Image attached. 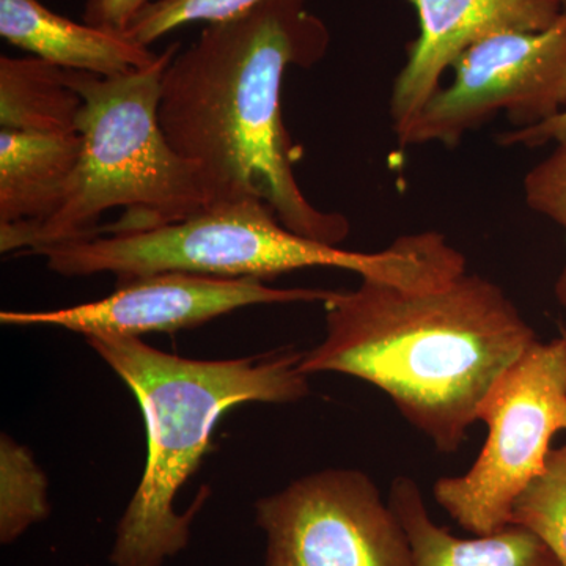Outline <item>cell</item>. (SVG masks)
Masks as SVG:
<instances>
[{
  "label": "cell",
  "mask_w": 566,
  "mask_h": 566,
  "mask_svg": "<svg viewBox=\"0 0 566 566\" xmlns=\"http://www.w3.org/2000/svg\"><path fill=\"white\" fill-rule=\"evenodd\" d=\"M329 33L304 0H264L211 22L163 76L159 123L202 174L211 203L255 197L292 232L337 245L349 234L338 212L318 210L294 174L297 151L282 115L286 69L323 57Z\"/></svg>",
  "instance_id": "cell-1"
},
{
  "label": "cell",
  "mask_w": 566,
  "mask_h": 566,
  "mask_svg": "<svg viewBox=\"0 0 566 566\" xmlns=\"http://www.w3.org/2000/svg\"><path fill=\"white\" fill-rule=\"evenodd\" d=\"M323 305L326 337L301 371L370 382L449 455L491 387L538 342L504 290L468 268L411 285L363 279Z\"/></svg>",
  "instance_id": "cell-2"
},
{
  "label": "cell",
  "mask_w": 566,
  "mask_h": 566,
  "mask_svg": "<svg viewBox=\"0 0 566 566\" xmlns=\"http://www.w3.org/2000/svg\"><path fill=\"white\" fill-rule=\"evenodd\" d=\"M87 344L132 389L147 431V463L126 506L114 547V566H163L191 538L202 497L185 513L175 497L196 474L216 424L245 403H296L307 397L304 353L283 349L241 359L199 360L164 353L139 337L95 335Z\"/></svg>",
  "instance_id": "cell-3"
},
{
  "label": "cell",
  "mask_w": 566,
  "mask_h": 566,
  "mask_svg": "<svg viewBox=\"0 0 566 566\" xmlns=\"http://www.w3.org/2000/svg\"><path fill=\"white\" fill-rule=\"evenodd\" d=\"M178 48L122 76L66 70L82 98L80 163L46 219L0 229V251L35 253L96 234L145 232L211 203L202 174L174 150L159 123L163 76Z\"/></svg>",
  "instance_id": "cell-4"
},
{
  "label": "cell",
  "mask_w": 566,
  "mask_h": 566,
  "mask_svg": "<svg viewBox=\"0 0 566 566\" xmlns=\"http://www.w3.org/2000/svg\"><path fill=\"white\" fill-rule=\"evenodd\" d=\"M65 277L109 273L123 279L156 273H191L221 279L277 277L304 268H337L363 279L392 283L427 281L452 266L458 249L444 234L397 238L386 251L352 252L318 243L286 229L255 197L219 200L182 221L136 233L99 234L91 240L36 251Z\"/></svg>",
  "instance_id": "cell-5"
},
{
  "label": "cell",
  "mask_w": 566,
  "mask_h": 566,
  "mask_svg": "<svg viewBox=\"0 0 566 566\" xmlns=\"http://www.w3.org/2000/svg\"><path fill=\"white\" fill-rule=\"evenodd\" d=\"M488 427L468 472L434 483L438 504L458 526L488 535L512 524L521 494L545 471L553 439L566 430V335L536 342L491 387L480 406Z\"/></svg>",
  "instance_id": "cell-6"
},
{
  "label": "cell",
  "mask_w": 566,
  "mask_h": 566,
  "mask_svg": "<svg viewBox=\"0 0 566 566\" xmlns=\"http://www.w3.org/2000/svg\"><path fill=\"white\" fill-rule=\"evenodd\" d=\"M452 69V84L397 134L403 147L430 142L453 147L499 112L515 129L557 117L566 111V0L551 28L480 41Z\"/></svg>",
  "instance_id": "cell-7"
},
{
  "label": "cell",
  "mask_w": 566,
  "mask_h": 566,
  "mask_svg": "<svg viewBox=\"0 0 566 566\" xmlns=\"http://www.w3.org/2000/svg\"><path fill=\"white\" fill-rule=\"evenodd\" d=\"M266 566H415L403 524L374 480L326 469L255 504Z\"/></svg>",
  "instance_id": "cell-8"
},
{
  "label": "cell",
  "mask_w": 566,
  "mask_h": 566,
  "mask_svg": "<svg viewBox=\"0 0 566 566\" xmlns=\"http://www.w3.org/2000/svg\"><path fill=\"white\" fill-rule=\"evenodd\" d=\"M331 290L274 289L260 279H221L191 273H156L118 281L103 300L46 312H2L6 326H50L95 335L139 337L191 329L260 304L324 303Z\"/></svg>",
  "instance_id": "cell-9"
},
{
  "label": "cell",
  "mask_w": 566,
  "mask_h": 566,
  "mask_svg": "<svg viewBox=\"0 0 566 566\" xmlns=\"http://www.w3.org/2000/svg\"><path fill=\"white\" fill-rule=\"evenodd\" d=\"M419 18V36L390 99L395 134L405 129L441 91L447 69L480 41L506 32L551 28L564 0H408Z\"/></svg>",
  "instance_id": "cell-10"
},
{
  "label": "cell",
  "mask_w": 566,
  "mask_h": 566,
  "mask_svg": "<svg viewBox=\"0 0 566 566\" xmlns=\"http://www.w3.org/2000/svg\"><path fill=\"white\" fill-rule=\"evenodd\" d=\"M0 36L63 70L115 77L158 59L125 33L71 21L39 0H0Z\"/></svg>",
  "instance_id": "cell-11"
},
{
  "label": "cell",
  "mask_w": 566,
  "mask_h": 566,
  "mask_svg": "<svg viewBox=\"0 0 566 566\" xmlns=\"http://www.w3.org/2000/svg\"><path fill=\"white\" fill-rule=\"evenodd\" d=\"M389 504L403 524L415 566H562L538 535L520 524L458 538L431 520L415 480L397 476Z\"/></svg>",
  "instance_id": "cell-12"
},
{
  "label": "cell",
  "mask_w": 566,
  "mask_h": 566,
  "mask_svg": "<svg viewBox=\"0 0 566 566\" xmlns=\"http://www.w3.org/2000/svg\"><path fill=\"white\" fill-rule=\"evenodd\" d=\"M81 151L80 133L0 129V229L46 219L61 203Z\"/></svg>",
  "instance_id": "cell-13"
},
{
  "label": "cell",
  "mask_w": 566,
  "mask_h": 566,
  "mask_svg": "<svg viewBox=\"0 0 566 566\" xmlns=\"http://www.w3.org/2000/svg\"><path fill=\"white\" fill-rule=\"evenodd\" d=\"M81 107L66 70L36 57H0V129L76 134Z\"/></svg>",
  "instance_id": "cell-14"
},
{
  "label": "cell",
  "mask_w": 566,
  "mask_h": 566,
  "mask_svg": "<svg viewBox=\"0 0 566 566\" xmlns=\"http://www.w3.org/2000/svg\"><path fill=\"white\" fill-rule=\"evenodd\" d=\"M48 480L25 447L10 436L0 441V542L11 545L50 516Z\"/></svg>",
  "instance_id": "cell-15"
},
{
  "label": "cell",
  "mask_w": 566,
  "mask_h": 566,
  "mask_svg": "<svg viewBox=\"0 0 566 566\" xmlns=\"http://www.w3.org/2000/svg\"><path fill=\"white\" fill-rule=\"evenodd\" d=\"M512 524L538 535L566 566V442L551 450L543 474L517 499Z\"/></svg>",
  "instance_id": "cell-16"
},
{
  "label": "cell",
  "mask_w": 566,
  "mask_h": 566,
  "mask_svg": "<svg viewBox=\"0 0 566 566\" xmlns=\"http://www.w3.org/2000/svg\"><path fill=\"white\" fill-rule=\"evenodd\" d=\"M264 0H156L134 18L125 35L148 48L175 29L193 22H219L240 17Z\"/></svg>",
  "instance_id": "cell-17"
},
{
  "label": "cell",
  "mask_w": 566,
  "mask_h": 566,
  "mask_svg": "<svg viewBox=\"0 0 566 566\" xmlns=\"http://www.w3.org/2000/svg\"><path fill=\"white\" fill-rule=\"evenodd\" d=\"M556 144V150L528 170L524 178V197L531 210L546 216L566 233V137ZM554 293L565 312L562 333L566 334V264L558 275Z\"/></svg>",
  "instance_id": "cell-18"
},
{
  "label": "cell",
  "mask_w": 566,
  "mask_h": 566,
  "mask_svg": "<svg viewBox=\"0 0 566 566\" xmlns=\"http://www.w3.org/2000/svg\"><path fill=\"white\" fill-rule=\"evenodd\" d=\"M156 0H87L84 22L118 33L128 31L134 18Z\"/></svg>",
  "instance_id": "cell-19"
},
{
  "label": "cell",
  "mask_w": 566,
  "mask_h": 566,
  "mask_svg": "<svg viewBox=\"0 0 566 566\" xmlns=\"http://www.w3.org/2000/svg\"><path fill=\"white\" fill-rule=\"evenodd\" d=\"M566 137V111L558 114L551 120L539 123V125L528 126V128L513 129L499 136V144L504 147L535 148L549 142H558Z\"/></svg>",
  "instance_id": "cell-20"
},
{
  "label": "cell",
  "mask_w": 566,
  "mask_h": 566,
  "mask_svg": "<svg viewBox=\"0 0 566 566\" xmlns=\"http://www.w3.org/2000/svg\"><path fill=\"white\" fill-rule=\"evenodd\" d=\"M562 334H564V333H562ZM565 335H566V334H565Z\"/></svg>",
  "instance_id": "cell-21"
}]
</instances>
